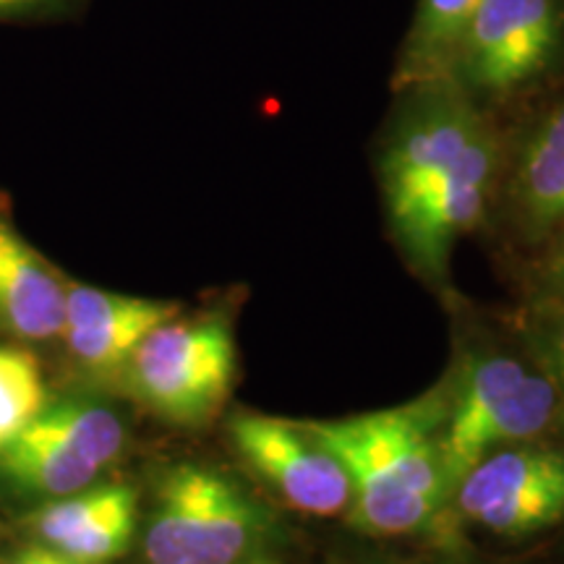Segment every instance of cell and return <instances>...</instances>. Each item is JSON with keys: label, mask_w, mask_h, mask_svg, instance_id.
<instances>
[{"label": "cell", "mask_w": 564, "mask_h": 564, "mask_svg": "<svg viewBox=\"0 0 564 564\" xmlns=\"http://www.w3.org/2000/svg\"><path fill=\"white\" fill-rule=\"evenodd\" d=\"M350 484V523L369 535H405L432 523L449 497L429 405L303 423Z\"/></svg>", "instance_id": "1"}, {"label": "cell", "mask_w": 564, "mask_h": 564, "mask_svg": "<svg viewBox=\"0 0 564 564\" xmlns=\"http://www.w3.org/2000/svg\"><path fill=\"white\" fill-rule=\"evenodd\" d=\"M267 531L262 505L232 478L181 463L158 484L144 556L150 564H241Z\"/></svg>", "instance_id": "2"}, {"label": "cell", "mask_w": 564, "mask_h": 564, "mask_svg": "<svg viewBox=\"0 0 564 564\" xmlns=\"http://www.w3.org/2000/svg\"><path fill=\"white\" fill-rule=\"evenodd\" d=\"M556 411V387L507 356L470 366L440 436L447 491L455 494L465 474L486 455L535 440Z\"/></svg>", "instance_id": "3"}, {"label": "cell", "mask_w": 564, "mask_h": 564, "mask_svg": "<svg viewBox=\"0 0 564 564\" xmlns=\"http://www.w3.org/2000/svg\"><path fill=\"white\" fill-rule=\"evenodd\" d=\"M137 398L181 426H202L220 411L236 379V343L223 319L165 322L129 361Z\"/></svg>", "instance_id": "4"}, {"label": "cell", "mask_w": 564, "mask_h": 564, "mask_svg": "<svg viewBox=\"0 0 564 564\" xmlns=\"http://www.w3.org/2000/svg\"><path fill=\"white\" fill-rule=\"evenodd\" d=\"M457 507L497 535H528L564 518V455L502 447L486 455L455 489Z\"/></svg>", "instance_id": "5"}, {"label": "cell", "mask_w": 564, "mask_h": 564, "mask_svg": "<svg viewBox=\"0 0 564 564\" xmlns=\"http://www.w3.org/2000/svg\"><path fill=\"white\" fill-rule=\"evenodd\" d=\"M560 26L556 0H481L453 68L474 89L510 91L546 68Z\"/></svg>", "instance_id": "6"}, {"label": "cell", "mask_w": 564, "mask_h": 564, "mask_svg": "<svg viewBox=\"0 0 564 564\" xmlns=\"http://www.w3.org/2000/svg\"><path fill=\"white\" fill-rule=\"evenodd\" d=\"M230 440L251 470L272 486L293 510L333 518L350 507L343 465L312 434L291 421L262 413H238Z\"/></svg>", "instance_id": "7"}, {"label": "cell", "mask_w": 564, "mask_h": 564, "mask_svg": "<svg viewBox=\"0 0 564 564\" xmlns=\"http://www.w3.org/2000/svg\"><path fill=\"white\" fill-rule=\"evenodd\" d=\"M481 129V118L449 91L426 97L408 112L382 160V188L392 225L432 192Z\"/></svg>", "instance_id": "8"}, {"label": "cell", "mask_w": 564, "mask_h": 564, "mask_svg": "<svg viewBox=\"0 0 564 564\" xmlns=\"http://www.w3.org/2000/svg\"><path fill=\"white\" fill-rule=\"evenodd\" d=\"M494 167L497 150L484 126L432 192L403 220L392 225L400 243L421 270L442 272L455 238L478 223L491 188Z\"/></svg>", "instance_id": "9"}, {"label": "cell", "mask_w": 564, "mask_h": 564, "mask_svg": "<svg viewBox=\"0 0 564 564\" xmlns=\"http://www.w3.org/2000/svg\"><path fill=\"white\" fill-rule=\"evenodd\" d=\"M178 306L141 295L100 291L89 285L66 288V340L84 369L108 373L129 366L144 337L175 319Z\"/></svg>", "instance_id": "10"}, {"label": "cell", "mask_w": 564, "mask_h": 564, "mask_svg": "<svg viewBox=\"0 0 564 564\" xmlns=\"http://www.w3.org/2000/svg\"><path fill=\"white\" fill-rule=\"evenodd\" d=\"M66 327V288L51 264L0 220V329L19 340H53Z\"/></svg>", "instance_id": "11"}, {"label": "cell", "mask_w": 564, "mask_h": 564, "mask_svg": "<svg viewBox=\"0 0 564 564\" xmlns=\"http://www.w3.org/2000/svg\"><path fill=\"white\" fill-rule=\"evenodd\" d=\"M0 468L21 489L53 499L87 489L102 474L66 442L40 432L32 423L0 449Z\"/></svg>", "instance_id": "12"}, {"label": "cell", "mask_w": 564, "mask_h": 564, "mask_svg": "<svg viewBox=\"0 0 564 564\" xmlns=\"http://www.w3.org/2000/svg\"><path fill=\"white\" fill-rule=\"evenodd\" d=\"M518 196L533 225L564 220V105L528 141L518 167Z\"/></svg>", "instance_id": "13"}, {"label": "cell", "mask_w": 564, "mask_h": 564, "mask_svg": "<svg viewBox=\"0 0 564 564\" xmlns=\"http://www.w3.org/2000/svg\"><path fill=\"white\" fill-rule=\"evenodd\" d=\"M40 432L66 442L91 465L105 470L121 455L126 444V429L121 415L112 408L95 403V400L70 398L47 403L42 413L32 421Z\"/></svg>", "instance_id": "14"}, {"label": "cell", "mask_w": 564, "mask_h": 564, "mask_svg": "<svg viewBox=\"0 0 564 564\" xmlns=\"http://www.w3.org/2000/svg\"><path fill=\"white\" fill-rule=\"evenodd\" d=\"M481 0H421L403 55V68L415 79H434L453 68L457 47Z\"/></svg>", "instance_id": "15"}, {"label": "cell", "mask_w": 564, "mask_h": 564, "mask_svg": "<svg viewBox=\"0 0 564 564\" xmlns=\"http://www.w3.org/2000/svg\"><path fill=\"white\" fill-rule=\"evenodd\" d=\"M47 405L37 358L0 345V449L24 432Z\"/></svg>", "instance_id": "16"}, {"label": "cell", "mask_w": 564, "mask_h": 564, "mask_svg": "<svg viewBox=\"0 0 564 564\" xmlns=\"http://www.w3.org/2000/svg\"><path fill=\"white\" fill-rule=\"evenodd\" d=\"M6 564H84V562H76L74 556L63 554L61 549H55L51 544H37V546L21 549V552L17 556H11Z\"/></svg>", "instance_id": "17"}, {"label": "cell", "mask_w": 564, "mask_h": 564, "mask_svg": "<svg viewBox=\"0 0 564 564\" xmlns=\"http://www.w3.org/2000/svg\"><path fill=\"white\" fill-rule=\"evenodd\" d=\"M544 285L554 299L564 301V232L560 241H556L552 257H549V262L544 267Z\"/></svg>", "instance_id": "18"}, {"label": "cell", "mask_w": 564, "mask_h": 564, "mask_svg": "<svg viewBox=\"0 0 564 564\" xmlns=\"http://www.w3.org/2000/svg\"><path fill=\"white\" fill-rule=\"evenodd\" d=\"M552 364L556 369V377H560V382L564 384V322L552 337Z\"/></svg>", "instance_id": "19"}, {"label": "cell", "mask_w": 564, "mask_h": 564, "mask_svg": "<svg viewBox=\"0 0 564 564\" xmlns=\"http://www.w3.org/2000/svg\"><path fill=\"white\" fill-rule=\"evenodd\" d=\"M45 3H51V0H0V17H11V13L40 9V6Z\"/></svg>", "instance_id": "20"}]
</instances>
